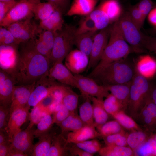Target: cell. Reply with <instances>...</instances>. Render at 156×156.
Segmentation results:
<instances>
[{"label":"cell","instance_id":"obj_1","mask_svg":"<svg viewBox=\"0 0 156 156\" xmlns=\"http://www.w3.org/2000/svg\"><path fill=\"white\" fill-rule=\"evenodd\" d=\"M20 44L12 73L17 83L31 84L48 75L50 60L37 51L32 39Z\"/></svg>","mask_w":156,"mask_h":156},{"label":"cell","instance_id":"obj_2","mask_svg":"<svg viewBox=\"0 0 156 156\" xmlns=\"http://www.w3.org/2000/svg\"><path fill=\"white\" fill-rule=\"evenodd\" d=\"M133 51L124 38L118 20L110 26L107 44L97 65L88 77L94 78L105 66L114 62L127 57Z\"/></svg>","mask_w":156,"mask_h":156},{"label":"cell","instance_id":"obj_3","mask_svg":"<svg viewBox=\"0 0 156 156\" xmlns=\"http://www.w3.org/2000/svg\"><path fill=\"white\" fill-rule=\"evenodd\" d=\"M136 73L135 62L127 57L107 65L94 78L103 85L122 84L131 82Z\"/></svg>","mask_w":156,"mask_h":156},{"label":"cell","instance_id":"obj_4","mask_svg":"<svg viewBox=\"0 0 156 156\" xmlns=\"http://www.w3.org/2000/svg\"><path fill=\"white\" fill-rule=\"evenodd\" d=\"M152 84L136 73L131 82L129 99L125 112L133 119L150 99Z\"/></svg>","mask_w":156,"mask_h":156},{"label":"cell","instance_id":"obj_5","mask_svg":"<svg viewBox=\"0 0 156 156\" xmlns=\"http://www.w3.org/2000/svg\"><path fill=\"white\" fill-rule=\"evenodd\" d=\"M77 28L70 24H64L62 29L56 32L50 61L53 64L62 62L72 50Z\"/></svg>","mask_w":156,"mask_h":156},{"label":"cell","instance_id":"obj_6","mask_svg":"<svg viewBox=\"0 0 156 156\" xmlns=\"http://www.w3.org/2000/svg\"><path fill=\"white\" fill-rule=\"evenodd\" d=\"M119 27L125 40L132 48L133 52L145 53L143 34L130 19L127 11L123 13L118 20Z\"/></svg>","mask_w":156,"mask_h":156},{"label":"cell","instance_id":"obj_7","mask_svg":"<svg viewBox=\"0 0 156 156\" xmlns=\"http://www.w3.org/2000/svg\"><path fill=\"white\" fill-rule=\"evenodd\" d=\"M40 0H19L0 22V26L9 25L34 16L33 11L36 4Z\"/></svg>","mask_w":156,"mask_h":156},{"label":"cell","instance_id":"obj_8","mask_svg":"<svg viewBox=\"0 0 156 156\" xmlns=\"http://www.w3.org/2000/svg\"><path fill=\"white\" fill-rule=\"evenodd\" d=\"M29 18L12 23L6 27L12 34L18 44L34 39L40 30L37 25Z\"/></svg>","mask_w":156,"mask_h":156},{"label":"cell","instance_id":"obj_9","mask_svg":"<svg viewBox=\"0 0 156 156\" xmlns=\"http://www.w3.org/2000/svg\"><path fill=\"white\" fill-rule=\"evenodd\" d=\"M78 88L85 98L94 97L103 100L110 93L104 85H99L93 78L80 74H74Z\"/></svg>","mask_w":156,"mask_h":156},{"label":"cell","instance_id":"obj_10","mask_svg":"<svg viewBox=\"0 0 156 156\" xmlns=\"http://www.w3.org/2000/svg\"><path fill=\"white\" fill-rule=\"evenodd\" d=\"M110 27L109 26L95 34L89 57L88 70L94 68L100 61L108 42Z\"/></svg>","mask_w":156,"mask_h":156},{"label":"cell","instance_id":"obj_11","mask_svg":"<svg viewBox=\"0 0 156 156\" xmlns=\"http://www.w3.org/2000/svg\"><path fill=\"white\" fill-rule=\"evenodd\" d=\"M59 85L50 79L48 75L42 77L36 82L27 105L34 107L40 101L51 94L58 88Z\"/></svg>","mask_w":156,"mask_h":156},{"label":"cell","instance_id":"obj_12","mask_svg":"<svg viewBox=\"0 0 156 156\" xmlns=\"http://www.w3.org/2000/svg\"><path fill=\"white\" fill-rule=\"evenodd\" d=\"M134 120L144 130L152 134L156 133V105L148 102Z\"/></svg>","mask_w":156,"mask_h":156},{"label":"cell","instance_id":"obj_13","mask_svg":"<svg viewBox=\"0 0 156 156\" xmlns=\"http://www.w3.org/2000/svg\"><path fill=\"white\" fill-rule=\"evenodd\" d=\"M34 130L32 127L19 131L10 140V147L31 155L34 146Z\"/></svg>","mask_w":156,"mask_h":156},{"label":"cell","instance_id":"obj_14","mask_svg":"<svg viewBox=\"0 0 156 156\" xmlns=\"http://www.w3.org/2000/svg\"><path fill=\"white\" fill-rule=\"evenodd\" d=\"M17 83L12 74L0 70V105L10 107L14 86Z\"/></svg>","mask_w":156,"mask_h":156},{"label":"cell","instance_id":"obj_15","mask_svg":"<svg viewBox=\"0 0 156 156\" xmlns=\"http://www.w3.org/2000/svg\"><path fill=\"white\" fill-rule=\"evenodd\" d=\"M36 82L29 84L14 86L10 106V115L15 110L24 107L27 105L34 89Z\"/></svg>","mask_w":156,"mask_h":156},{"label":"cell","instance_id":"obj_16","mask_svg":"<svg viewBox=\"0 0 156 156\" xmlns=\"http://www.w3.org/2000/svg\"><path fill=\"white\" fill-rule=\"evenodd\" d=\"M48 76L52 80H57L62 84L77 88L75 75L63 65L62 62H56L53 64L49 69Z\"/></svg>","mask_w":156,"mask_h":156},{"label":"cell","instance_id":"obj_17","mask_svg":"<svg viewBox=\"0 0 156 156\" xmlns=\"http://www.w3.org/2000/svg\"><path fill=\"white\" fill-rule=\"evenodd\" d=\"M89 57L79 50H72L65 58V66L74 74H79L87 69Z\"/></svg>","mask_w":156,"mask_h":156},{"label":"cell","instance_id":"obj_18","mask_svg":"<svg viewBox=\"0 0 156 156\" xmlns=\"http://www.w3.org/2000/svg\"><path fill=\"white\" fill-rule=\"evenodd\" d=\"M30 107H25L15 110L10 115L8 125L5 129L10 141L16 133L21 130V127L25 122L29 115Z\"/></svg>","mask_w":156,"mask_h":156},{"label":"cell","instance_id":"obj_19","mask_svg":"<svg viewBox=\"0 0 156 156\" xmlns=\"http://www.w3.org/2000/svg\"><path fill=\"white\" fill-rule=\"evenodd\" d=\"M99 136L101 135L95 127L86 125L76 131L69 133L65 140L67 144H76Z\"/></svg>","mask_w":156,"mask_h":156},{"label":"cell","instance_id":"obj_20","mask_svg":"<svg viewBox=\"0 0 156 156\" xmlns=\"http://www.w3.org/2000/svg\"><path fill=\"white\" fill-rule=\"evenodd\" d=\"M135 63L136 73L148 79L156 74V59L149 55L140 56Z\"/></svg>","mask_w":156,"mask_h":156},{"label":"cell","instance_id":"obj_21","mask_svg":"<svg viewBox=\"0 0 156 156\" xmlns=\"http://www.w3.org/2000/svg\"><path fill=\"white\" fill-rule=\"evenodd\" d=\"M98 0H74L66 12L68 16L88 15L94 9Z\"/></svg>","mask_w":156,"mask_h":156},{"label":"cell","instance_id":"obj_22","mask_svg":"<svg viewBox=\"0 0 156 156\" xmlns=\"http://www.w3.org/2000/svg\"><path fill=\"white\" fill-rule=\"evenodd\" d=\"M62 13L56 8L47 19L40 21L38 27L40 29L57 31L60 30L64 25Z\"/></svg>","mask_w":156,"mask_h":156},{"label":"cell","instance_id":"obj_23","mask_svg":"<svg viewBox=\"0 0 156 156\" xmlns=\"http://www.w3.org/2000/svg\"><path fill=\"white\" fill-rule=\"evenodd\" d=\"M99 6L108 16L111 23L118 20L122 14V8L118 0H103Z\"/></svg>","mask_w":156,"mask_h":156},{"label":"cell","instance_id":"obj_24","mask_svg":"<svg viewBox=\"0 0 156 156\" xmlns=\"http://www.w3.org/2000/svg\"><path fill=\"white\" fill-rule=\"evenodd\" d=\"M96 31L89 32L75 36L74 45L78 49L89 57Z\"/></svg>","mask_w":156,"mask_h":156},{"label":"cell","instance_id":"obj_25","mask_svg":"<svg viewBox=\"0 0 156 156\" xmlns=\"http://www.w3.org/2000/svg\"><path fill=\"white\" fill-rule=\"evenodd\" d=\"M89 97L92 102L94 126L96 128L107 121L109 114L104 108L103 100L94 97Z\"/></svg>","mask_w":156,"mask_h":156},{"label":"cell","instance_id":"obj_26","mask_svg":"<svg viewBox=\"0 0 156 156\" xmlns=\"http://www.w3.org/2000/svg\"><path fill=\"white\" fill-rule=\"evenodd\" d=\"M131 82L124 84L104 86L110 94L125 106L126 108L129 99Z\"/></svg>","mask_w":156,"mask_h":156},{"label":"cell","instance_id":"obj_27","mask_svg":"<svg viewBox=\"0 0 156 156\" xmlns=\"http://www.w3.org/2000/svg\"><path fill=\"white\" fill-rule=\"evenodd\" d=\"M56 125L60 127L62 134L69 131H76L86 125L75 112L71 113L64 120Z\"/></svg>","mask_w":156,"mask_h":156},{"label":"cell","instance_id":"obj_28","mask_svg":"<svg viewBox=\"0 0 156 156\" xmlns=\"http://www.w3.org/2000/svg\"><path fill=\"white\" fill-rule=\"evenodd\" d=\"M61 103L70 113L75 112L78 104V95L70 88L61 85Z\"/></svg>","mask_w":156,"mask_h":156},{"label":"cell","instance_id":"obj_29","mask_svg":"<svg viewBox=\"0 0 156 156\" xmlns=\"http://www.w3.org/2000/svg\"><path fill=\"white\" fill-rule=\"evenodd\" d=\"M49 132L38 138V141L34 145L31 156H47L53 139L52 134Z\"/></svg>","mask_w":156,"mask_h":156},{"label":"cell","instance_id":"obj_30","mask_svg":"<svg viewBox=\"0 0 156 156\" xmlns=\"http://www.w3.org/2000/svg\"><path fill=\"white\" fill-rule=\"evenodd\" d=\"M152 135L144 130L133 131L127 135V144L133 150H135L151 138Z\"/></svg>","mask_w":156,"mask_h":156},{"label":"cell","instance_id":"obj_31","mask_svg":"<svg viewBox=\"0 0 156 156\" xmlns=\"http://www.w3.org/2000/svg\"><path fill=\"white\" fill-rule=\"evenodd\" d=\"M102 156H131L134 153L130 147L114 145H106L101 148L99 151Z\"/></svg>","mask_w":156,"mask_h":156},{"label":"cell","instance_id":"obj_32","mask_svg":"<svg viewBox=\"0 0 156 156\" xmlns=\"http://www.w3.org/2000/svg\"><path fill=\"white\" fill-rule=\"evenodd\" d=\"M57 8L51 3L40 1L35 5L33 13L35 18L40 21L48 18Z\"/></svg>","mask_w":156,"mask_h":156},{"label":"cell","instance_id":"obj_33","mask_svg":"<svg viewBox=\"0 0 156 156\" xmlns=\"http://www.w3.org/2000/svg\"><path fill=\"white\" fill-rule=\"evenodd\" d=\"M86 99L79 107V116L86 125L95 127L91 101L89 97L86 98Z\"/></svg>","mask_w":156,"mask_h":156},{"label":"cell","instance_id":"obj_34","mask_svg":"<svg viewBox=\"0 0 156 156\" xmlns=\"http://www.w3.org/2000/svg\"><path fill=\"white\" fill-rule=\"evenodd\" d=\"M112 116L122 127L127 130L132 131L143 130L133 118L123 110L120 111Z\"/></svg>","mask_w":156,"mask_h":156},{"label":"cell","instance_id":"obj_35","mask_svg":"<svg viewBox=\"0 0 156 156\" xmlns=\"http://www.w3.org/2000/svg\"><path fill=\"white\" fill-rule=\"evenodd\" d=\"M88 15L94 22L97 31L106 28L111 23L108 16L99 6Z\"/></svg>","mask_w":156,"mask_h":156},{"label":"cell","instance_id":"obj_36","mask_svg":"<svg viewBox=\"0 0 156 156\" xmlns=\"http://www.w3.org/2000/svg\"><path fill=\"white\" fill-rule=\"evenodd\" d=\"M122 127L119 123L115 120L107 122L96 128L101 136L103 137L124 132Z\"/></svg>","mask_w":156,"mask_h":156},{"label":"cell","instance_id":"obj_37","mask_svg":"<svg viewBox=\"0 0 156 156\" xmlns=\"http://www.w3.org/2000/svg\"><path fill=\"white\" fill-rule=\"evenodd\" d=\"M65 139L62 135L53 138L51 146L46 156H61L66 155L68 150Z\"/></svg>","mask_w":156,"mask_h":156},{"label":"cell","instance_id":"obj_38","mask_svg":"<svg viewBox=\"0 0 156 156\" xmlns=\"http://www.w3.org/2000/svg\"><path fill=\"white\" fill-rule=\"evenodd\" d=\"M103 105L106 111L112 116L120 111H125L126 109L124 104L110 93L103 100Z\"/></svg>","mask_w":156,"mask_h":156},{"label":"cell","instance_id":"obj_39","mask_svg":"<svg viewBox=\"0 0 156 156\" xmlns=\"http://www.w3.org/2000/svg\"><path fill=\"white\" fill-rule=\"evenodd\" d=\"M53 124V117L51 114L48 113L37 124V128L34 131L35 137L39 138L49 132Z\"/></svg>","mask_w":156,"mask_h":156},{"label":"cell","instance_id":"obj_40","mask_svg":"<svg viewBox=\"0 0 156 156\" xmlns=\"http://www.w3.org/2000/svg\"><path fill=\"white\" fill-rule=\"evenodd\" d=\"M48 113H51L43 108L38 104L34 107L29 114L30 122L27 128L31 129L33 127L34 125L37 124L43 117Z\"/></svg>","mask_w":156,"mask_h":156},{"label":"cell","instance_id":"obj_41","mask_svg":"<svg viewBox=\"0 0 156 156\" xmlns=\"http://www.w3.org/2000/svg\"><path fill=\"white\" fill-rule=\"evenodd\" d=\"M125 132L103 137L106 145H114L120 146H126L127 144V136Z\"/></svg>","mask_w":156,"mask_h":156},{"label":"cell","instance_id":"obj_42","mask_svg":"<svg viewBox=\"0 0 156 156\" xmlns=\"http://www.w3.org/2000/svg\"><path fill=\"white\" fill-rule=\"evenodd\" d=\"M97 31L94 22L89 16L88 15L81 19L78 27L76 28L75 35Z\"/></svg>","mask_w":156,"mask_h":156},{"label":"cell","instance_id":"obj_43","mask_svg":"<svg viewBox=\"0 0 156 156\" xmlns=\"http://www.w3.org/2000/svg\"><path fill=\"white\" fill-rule=\"evenodd\" d=\"M132 22L140 30L145 19L135 5L130 6L127 11Z\"/></svg>","mask_w":156,"mask_h":156},{"label":"cell","instance_id":"obj_44","mask_svg":"<svg viewBox=\"0 0 156 156\" xmlns=\"http://www.w3.org/2000/svg\"><path fill=\"white\" fill-rule=\"evenodd\" d=\"M75 144L84 151L93 155L99 152L101 148L100 143L96 139L88 140Z\"/></svg>","mask_w":156,"mask_h":156},{"label":"cell","instance_id":"obj_45","mask_svg":"<svg viewBox=\"0 0 156 156\" xmlns=\"http://www.w3.org/2000/svg\"><path fill=\"white\" fill-rule=\"evenodd\" d=\"M0 45H19L11 32L6 27L2 26L0 28Z\"/></svg>","mask_w":156,"mask_h":156},{"label":"cell","instance_id":"obj_46","mask_svg":"<svg viewBox=\"0 0 156 156\" xmlns=\"http://www.w3.org/2000/svg\"><path fill=\"white\" fill-rule=\"evenodd\" d=\"M70 113L61 102L57 105L53 112V124L56 123L57 124L60 123L65 119Z\"/></svg>","mask_w":156,"mask_h":156},{"label":"cell","instance_id":"obj_47","mask_svg":"<svg viewBox=\"0 0 156 156\" xmlns=\"http://www.w3.org/2000/svg\"><path fill=\"white\" fill-rule=\"evenodd\" d=\"M56 31L40 29L37 36L40 38L51 51L53 48Z\"/></svg>","mask_w":156,"mask_h":156},{"label":"cell","instance_id":"obj_48","mask_svg":"<svg viewBox=\"0 0 156 156\" xmlns=\"http://www.w3.org/2000/svg\"><path fill=\"white\" fill-rule=\"evenodd\" d=\"M35 48L41 54L50 59L51 51L48 48L42 40L38 37V38L32 39Z\"/></svg>","mask_w":156,"mask_h":156},{"label":"cell","instance_id":"obj_49","mask_svg":"<svg viewBox=\"0 0 156 156\" xmlns=\"http://www.w3.org/2000/svg\"><path fill=\"white\" fill-rule=\"evenodd\" d=\"M135 5L145 19L153 9V3L151 0H140Z\"/></svg>","mask_w":156,"mask_h":156},{"label":"cell","instance_id":"obj_50","mask_svg":"<svg viewBox=\"0 0 156 156\" xmlns=\"http://www.w3.org/2000/svg\"><path fill=\"white\" fill-rule=\"evenodd\" d=\"M10 107L0 106V130H5L10 116Z\"/></svg>","mask_w":156,"mask_h":156},{"label":"cell","instance_id":"obj_51","mask_svg":"<svg viewBox=\"0 0 156 156\" xmlns=\"http://www.w3.org/2000/svg\"><path fill=\"white\" fill-rule=\"evenodd\" d=\"M18 1L16 0L0 1V22Z\"/></svg>","mask_w":156,"mask_h":156},{"label":"cell","instance_id":"obj_52","mask_svg":"<svg viewBox=\"0 0 156 156\" xmlns=\"http://www.w3.org/2000/svg\"><path fill=\"white\" fill-rule=\"evenodd\" d=\"M143 44L146 51L153 52L156 55V37L144 34Z\"/></svg>","mask_w":156,"mask_h":156},{"label":"cell","instance_id":"obj_53","mask_svg":"<svg viewBox=\"0 0 156 156\" xmlns=\"http://www.w3.org/2000/svg\"><path fill=\"white\" fill-rule=\"evenodd\" d=\"M54 5L63 14L66 13L70 7V0H45Z\"/></svg>","mask_w":156,"mask_h":156},{"label":"cell","instance_id":"obj_54","mask_svg":"<svg viewBox=\"0 0 156 156\" xmlns=\"http://www.w3.org/2000/svg\"><path fill=\"white\" fill-rule=\"evenodd\" d=\"M69 147H67L71 155L73 156H92L94 155L89 153L77 146L75 144Z\"/></svg>","mask_w":156,"mask_h":156},{"label":"cell","instance_id":"obj_55","mask_svg":"<svg viewBox=\"0 0 156 156\" xmlns=\"http://www.w3.org/2000/svg\"><path fill=\"white\" fill-rule=\"evenodd\" d=\"M10 142L0 144V156H8Z\"/></svg>","mask_w":156,"mask_h":156},{"label":"cell","instance_id":"obj_56","mask_svg":"<svg viewBox=\"0 0 156 156\" xmlns=\"http://www.w3.org/2000/svg\"><path fill=\"white\" fill-rule=\"evenodd\" d=\"M149 22L156 27V7L153 8L148 16Z\"/></svg>","mask_w":156,"mask_h":156},{"label":"cell","instance_id":"obj_57","mask_svg":"<svg viewBox=\"0 0 156 156\" xmlns=\"http://www.w3.org/2000/svg\"><path fill=\"white\" fill-rule=\"evenodd\" d=\"M9 142L10 139L5 130H0V144Z\"/></svg>","mask_w":156,"mask_h":156},{"label":"cell","instance_id":"obj_58","mask_svg":"<svg viewBox=\"0 0 156 156\" xmlns=\"http://www.w3.org/2000/svg\"><path fill=\"white\" fill-rule=\"evenodd\" d=\"M29 155L24 152L10 147L8 156H27Z\"/></svg>","mask_w":156,"mask_h":156},{"label":"cell","instance_id":"obj_59","mask_svg":"<svg viewBox=\"0 0 156 156\" xmlns=\"http://www.w3.org/2000/svg\"><path fill=\"white\" fill-rule=\"evenodd\" d=\"M150 99L151 101L156 105V83L152 84Z\"/></svg>","mask_w":156,"mask_h":156},{"label":"cell","instance_id":"obj_60","mask_svg":"<svg viewBox=\"0 0 156 156\" xmlns=\"http://www.w3.org/2000/svg\"><path fill=\"white\" fill-rule=\"evenodd\" d=\"M156 134L155 135H153V134L152 135V137L153 138V139L155 143L156 144V133H155Z\"/></svg>","mask_w":156,"mask_h":156},{"label":"cell","instance_id":"obj_61","mask_svg":"<svg viewBox=\"0 0 156 156\" xmlns=\"http://www.w3.org/2000/svg\"><path fill=\"white\" fill-rule=\"evenodd\" d=\"M12 0H0V1H9Z\"/></svg>","mask_w":156,"mask_h":156},{"label":"cell","instance_id":"obj_62","mask_svg":"<svg viewBox=\"0 0 156 156\" xmlns=\"http://www.w3.org/2000/svg\"><path fill=\"white\" fill-rule=\"evenodd\" d=\"M155 28H156V27H155Z\"/></svg>","mask_w":156,"mask_h":156}]
</instances>
